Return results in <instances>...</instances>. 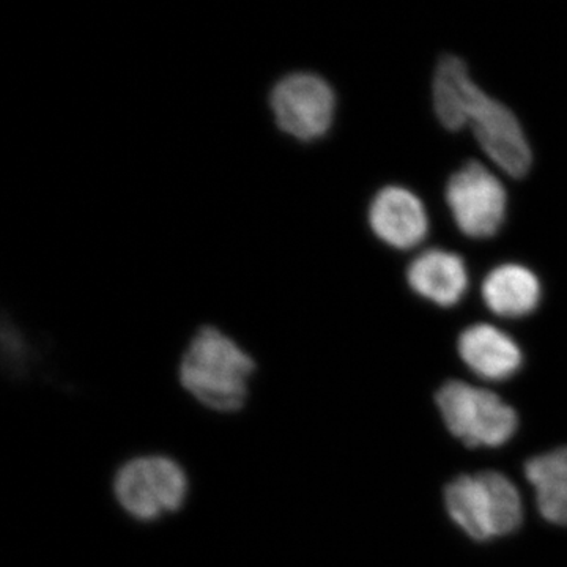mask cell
<instances>
[{"instance_id": "7", "label": "cell", "mask_w": 567, "mask_h": 567, "mask_svg": "<svg viewBox=\"0 0 567 567\" xmlns=\"http://www.w3.org/2000/svg\"><path fill=\"white\" fill-rule=\"evenodd\" d=\"M470 125L488 158L507 175L524 177L532 167V148L516 114L477 87L466 104L465 126Z\"/></svg>"}, {"instance_id": "11", "label": "cell", "mask_w": 567, "mask_h": 567, "mask_svg": "<svg viewBox=\"0 0 567 567\" xmlns=\"http://www.w3.org/2000/svg\"><path fill=\"white\" fill-rule=\"evenodd\" d=\"M540 297L539 279L524 265H499L483 282L484 303L499 317L529 316L539 306Z\"/></svg>"}, {"instance_id": "1", "label": "cell", "mask_w": 567, "mask_h": 567, "mask_svg": "<svg viewBox=\"0 0 567 567\" xmlns=\"http://www.w3.org/2000/svg\"><path fill=\"white\" fill-rule=\"evenodd\" d=\"M259 364L233 336L204 324L192 336L178 361L182 390L208 412L237 415L251 399Z\"/></svg>"}, {"instance_id": "6", "label": "cell", "mask_w": 567, "mask_h": 567, "mask_svg": "<svg viewBox=\"0 0 567 567\" xmlns=\"http://www.w3.org/2000/svg\"><path fill=\"white\" fill-rule=\"evenodd\" d=\"M446 204L466 237H494L505 223V186L481 163H466L453 174L446 186Z\"/></svg>"}, {"instance_id": "13", "label": "cell", "mask_w": 567, "mask_h": 567, "mask_svg": "<svg viewBox=\"0 0 567 567\" xmlns=\"http://www.w3.org/2000/svg\"><path fill=\"white\" fill-rule=\"evenodd\" d=\"M476 87L462 59L445 55L440 61L434 78V107L445 128L451 132L465 128V107Z\"/></svg>"}, {"instance_id": "3", "label": "cell", "mask_w": 567, "mask_h": 567, "mask_svg": "<svg viewBox=\"0 0 567 567\" xmlns=\"http://www.w3.org/2000/svg\"><path fill=\"white\" fill-rule=\"evenodd\" d=\"M447 514L476 540L516 532L524 518L520 494L502 473L458 476L445 491Z\"/></svg>"}, {"instance_id": "9", "label": "cell", "mask_w": 567, "mask_h": 567, "mask_svg": "<svg viewBox=\"0 0 567 567\" xmlns=\"http://www.w3.org/2000/svg\"><path fill=\"white\" fill-rule=\"evenodd\" d=\"M457 347L466 368L492 382L516 375L524 361L516 341L494 324L477 323L466 328Z\"/></svg>"}, {"instance_id": "8", "label": "cell", "mask_w": 567, "mask_h": 567, "mask_svg": "<svg viewBox=\"0 0 567 567\" xmlns=\"http://www.w3.org/2000/svg\"><path fill=\"white\" fill-rule=\"evenodd\" d=\"M372 233L395 249H412L427 237L429 216L420 197L402 186L380 189L369 207Z\"/></svg>"}, {"instance_id": "12", "label": "cell", "mask_w": 567, "mask_h": 567, "mask_svg": "<svg viewBox=\"0 0 567 567\" xmlns=\"http://www.w3.org/2000/svg\"><path fill=\"white\" fill-rule=\"evenodd\" d=\"M525 476L535 487L540 516L567 527V446L529 458Z\"/></svg>"}, {"instance_id": "2", "label": "cell", "mask_w": 567, "mask_h": 567, "mask_svg": "<svg viewBox=\"0 0 567 567\" xmlns=\"http://www.w3.org/2000/svg\"><path fill=\"white\" fill-rule=\"evenodd\" d=\"M111 488L126 517L136 524L152 525L181 513L192 494V480L173 456L140 454L115 468Z\"/></svg>"}, {"instance_id": "5", "label": "cell", "mask_w": 567, "mask_h": 567, "mask_svg": "<svg viewBox=\"0 0 567 567\" xmlns=\"http://www.w3.org/2000/svg\"><path fill=\"white\" fill-rule=\"evenodd\" d=\"M276 128L298 142H315L330 132L336 93L330 82L312 71L284 74L268 93Z\"/></svg>"}, {"instance_id": "10", "label": "cell", "mask_w": 567, "mask_h": 567, "mask_svg": "<svg viewBox=\"0 0 567 567\" xmlns=\"http://www.w3.org/2000/svg\"><path fill=\"white\" fill-rule=\"evenodd\" d=\"M410 287L417 295L443 306L457 305L468 290V271L457 254L429 249L410 264L406 271Z\"/></svg>"}, {"instance_id": "4", "label": "cell", "mask_w": 567, "mask_h": 567, "mask_svg": "<svg viewBox=\"0 0 567 567\" xmlns=\"http://www.w3.org/2000/svg\"><path fill=\"white\" fill-rule=\"evenodd\" d=\"M436 405L451 434L466 446L498 447L516 434V410L483 388L447 382L436 393Z\"/></svg>"}]
</instances>
